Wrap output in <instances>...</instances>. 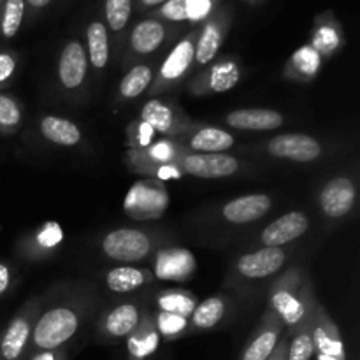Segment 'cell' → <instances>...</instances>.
<instances>
[{
    "label": "cell",
    "instance_id": "obj_1",
    "mask_svg": "<svg viewBox=\"0 0 360 360\" xmlns=\"http://www.w3.org/2000/svg\"><path fill=\"white\" fill-rule=\"evenodd\" d=\"M79 327V319L69 308H55L46 311L35 323L32 340L37 348L44 352H53L65 345L76 334Z\"/></svg>",
    "mask_w": 360,
    "mask_h": 360
},
{
    "label": "cell",
    "instance_id": "obj_2",
    "mask_svg": "<svg viewBox=\"0 0 360 360\" xmlns=\"http://www.w3.org/2000/svg\"><path fill=\"white\" fill-rule=\"evenodd\" d=\"M102 250L116 262H137L148 257L151 241L144 232L136 229H120L109 232L102 241Z\"/></svg>",
    "mask_w": 360,
    "mask_h": 360
},
{
    "label": "cell",
    "instance_id": "obj_3",
    "mask_svg": "<svg viewBox=\"0 0 360 360\" xmlns=\"http://www.w3.org/2000/svg\"><path fill=\"white\" fill-rule=\"evenodd\" d=\"M269 153L278 158L308 164L322 155V146L316 139L306 134H285L269 141Z\"/></svg>",
    "mask_w": 360,
    "mask_h": 360
},
{
    "label": "cell",
    "instance_id": "obj_4",
    "mask_svg": "<svg viewBox=\"0 0 360 360\" xmlns=\"http://www.w3.org/2000/svg\"><path fill=\"white\" fill-rule=\"evenodd\" d=\"M239 169V162L224 153H195L183 158V171L195 178L220 179L229 178Z\"/></svg>",
    "mask_w": 360,
    "mask_h": 360
},
{
    "label": "cell",
    "instance_id": "obj_5",
    "mask_svg": "<svg viewBox=\"0 0 360 360\" xmlns=\"http://www.w3.org/2000/svg\"><path fill=\"white\" fill-rule=\"evenodd\" d=\"M309 227V220L304 213L301 211H290V213L283 214L273 224L267 225L264 232L260 234L264 246L267 248H280V246L287 245V243L295 241L301 238Z\"/></svg>",
    "mask_w": 360,
    "mask_h": 360
},
{
    "label": "cell",
    "instance_id": "obj_6",
    "mask_svg": "<svg viewBox=\"0 0 360 360\" xmlns=\"http://www.w3.org/2000/svg\"><path fill=\"white\" fill-rule=\"evenodd\" d=\"M355 202V186L348 178H336L320 192V207L329 218H343Z\"/></svg>",
    "mask_w": 360,
    "mask_h": 360
},
{
    "label": "cell",
    "instance_id": "obj_7",
    "mask_svg": "<svg viewBox=\"0 0 360 360\" xmlns=\"http://www.w3.org/2000/svg\"><path fill=\"white\" fill-rule=\"evenodd\" d=\"M88 70V56L83 44L77 41L67 42L62 49L58 60V76L60 83L69 90L79 88L83 84L84 76Z\"/></svg>",
    "mask_w": 360,
    "mask_h": 360
},
{
    "label": "cell",
    "instance_id": "obj_8",
    "mask_svg": "<svg viewBox=\"0 0 360 360\" xmlns=\"http://www.w3.org/2000/svg\"><path fill=\"white\" fill-rule=\"evenodd\" d=\"M285 252L281 248H262L259 252L243 255L238 262L239 273L250 280L267 278L280 271L285 264Z\"/></svg>",
    "mask_w": 360,
    "mask_h": 360
},
{
    "label": "cell",
    "instance_id": "obj_9",
    "mask_svg": "<svg viewBox=\"0 0 360 360\" xmlns=\"http://www.w3.org/2000/svg\"><path fill=\"white\" fill-rule=\"evenodd\" d=\"M271 199L264 193H253V195L239 197L225 204L221 214L231 224H250L262 218L271 210Z\"/></svg>",
    "mask_w": 360,
    "mask_h": 360
},
{
    "label": "cell",
    "instance_id": "obj_10",
    "mask_svg": "<svg viewBox=\"0 0 360 360\" xmlns=\"http://www.w3.org/2000/svg\"><path fill=\"white\" fill-rule=\"evenodd\" d=\"M195 269V259L188 250H167L157 259L155 273L165 281H185Z\"/></svg>",
    "mask_w": 360,
    "mask_h": 360
},
{
    "label": "cell",
    "instance_id": "obj_11",
    "mask_svg": "<svg viewBox=\"0 0 360 360\" xmlns=\"http://www.w3.org/2000/svg\"><path fill=\"white\" fill-rule=\"evenodd\" d=\"M227 123L239 130H274L283 125V116L273 109H239L227 116Z\"/></svg>",
    "mask_w": 360,
    "mask_h": 360
},
{
    "label": "cell",
    "instance_id": "obj_12",
    "mask_svg": "<svg viewBox=\"0 0 360 360\" xmlns=\"http://www.w3.org/2000/svg\"><path fill=\"white\" fill-rule=\"evenodd\" d=\"M30 338V322L27 316H18L4 333L0 340V359L2 360H20L27 348Z\"/></svg>",
    "mask_w": 360,
    "mask_h": 360
},
{
    "label": "cell",
    "instance_id": "obj_13",
    "mask_svg": "<svg viewBox=\"0 0 360 360\" xmlns=\"http://www.w3.org/2000/svg\"><path fill=\"white\" fill-rule=\"evenodd\" d=\"M165 28L157 20H144L134 27L130 34V46L139 55H150L164 42Z\"/></svg>",
    "mask_w": 360,
    "mask_h": 360
},
{
    "label": "cell",
    "instance_id": "obj_14",
    "mask_svg": "<svg viewBox=\"0 0 360 360\" xmlns=\"http://www.w3.org/2000/svg\"><path fill=\"white\" fill-rule=\"evenodd\" d=\"M195 58V46L190 39H185L174 46L165 62L160 67V77L164 81L179 79L188 70L190 63Z\"/></svg>",
    "mask_w": 360,
    "mask_h": 360
},
{
    "label": "cell",
    "instance_id": "obj_15",
    "mask_svg": "<svg viewBox=\"0 0 360 360\" xmlns=\"http://www.w3.org/2000/svg\"><path fill=\"white\" fill-rule=\"evenodd\" d=\"M41 134L44 139L58 146H76L81 141V130L77 125L58 116H46L41 122Z\"/></svg>",
    "mask_w": 360,
    "mask_h": 360
},
{
    "label": "cell",
    "instance_id": "obj_16",
    "mask_svg": "<svg viewBox=\"0 0 360 360\" xmlns=\"http://www.w3.org/2000/svg\"><path fill=\"white\" fill-rule=\"evenodd\" d=\"M232 144H234V136L214 127H204L190 139V148L200 153H221L232 148Z\"/></svg>",
    "mask_w": 360,
    "mask_h": 360
},
{
    "label": "cell",
    "instance_id": "obj_17",
    "mask_svg": "<svg viewBox=\"0 0 360 360\" xmlns=\"http://www.w3.org/2000/svg\"><path fill=\"white\" fill-rule=\"evenodd\" d=\"M86 41V56L90 58L91 65H94L95 69H104L109 62V39L105 25L101 23V21H94V23L88 25Z\"/></svg>",
    "mask_w": 360,
    "mask_h": 360
},
{
    "label": "cell",
    "instance_id": "obj_18",
    "mask_svg": "<svg viewBox=\"0 0 360 360\" xmlns=\"http://www.w3.org/2000/svg\"><path fill=\"white\" fill-rule=\"evenodd\" d=\"M165 204H167L165 193L160 192V190L148 188L144 183L134 185L125 200V207L129 211H162L165 207Z\"/></svg>",
    "mask_w": 360,
    "mask_h": 360
},
{
    "label": "cell",
    "instance_id": "obj_19",
    "mask_svg": "<svg viewBox=\"0 0 360 360\" xmlns=\"http://www.w3.org/2000/svg\"><path fill=\"white\" fill-rule=\"evenodd\" d=\"M139 323V311L134 304L116 306L105 319V330L112 338L129 336Z\"/></svg>",
    "mask_w": 360,
    "mask_h": 360
},
{
    "label": "cell",
    "instance_id": "obj_20",
    "mask_svg": "<svg viewBox=\"0 0 360 360\" xmlns=\"http://www.w3.org/2000/svg\"><path fill=\"white\" fill-rule=\"evenodd\" d=\"M141 118H143V123L162 134L171 132L172 125H174V115H172L171 108L158 98H151L144 104Z\"/></svg>",
    "mask_w": 360,
    "mask_h": 360
},
{
    "label": "cell",
    "instance_id": "obj_21",
    "mask_svg": "<svg viewBox=\"0 0 360 360\" xmlns=\"http://www.w3.org/2000/svg\"><path fill=\"white\" fill-rule=\"evenodd\" d=\"M105 281H108L109 290L116 292V294H127V292L137 290L146 281V276L143 271L136 269V267H116V269L109 271Z\"/></svg>",
    "mask_w": 360,
    "mask_h": 360
},
{
    "label": "cell",
    "instance_id": "obj_22",
    "mask_svg": "<svg viewBox=\"0 0 360 360\" xmlns=\"http://www.w3.org/2000/svg\"><path fill=\"white\" fill-rule=\"evenodd\" d=\"M271 302H273V308L276 309L278 315H280L281 319H283V322L288 323V326H295V323H299L304 319V304H302L294 294H290V292H274Z\"/></svg>",
    "mask_w": 360,
    "mask_h": 360
},
{
    "label": "cell",
    "instance_id": "obj_23",
    "mask_svg": "<svg viewBox=\"0 0 360 360\" xmlns=\"http://www.w3.org/2000/svg\"><path fill=\"white\" fill-rule=\"evenodd\" d=\"M153 72L148 65H136L120 83V95L125 98H136L150 86Z\"/></svg>",
    "mask_w": 360,
    "mask_h": 360
},
{
    "label": "cell",
    "instance_id": "obj_24",
    "mask_svg": "<svg viewBox=\"0 0 360 360\" xmlns=\"http://www.w3.org/2000/svg\"><path fill=\"white\" fill-rule=\"evenodd\" d=\"M224 301L218 297H210L204 302H200L199 306H195L192 313V322L199 329H211V327H214L224 319Z\"/></svg>",
    "mask_w": 360,
    "mask_h": 360
},
{
    "label": "cell",
    "instance_id": "obj_25",
    "mask_svg": "<svg viewBox=\"0 0 360 360\" xmlns=\"http://www.w3.org/2000/svg\"><path fill=\"white\" fill-rule=\"evenodd\" d=\"M221 44V34L218 30V27L214 23H210L202 30V35H200L199 42L195 46V60L204 65V63L211 62V60L217 56L218 49H220Z\"/></svg>",
    "mask_w": 360,
    "mask_h": 360
},
{
    "label": "cell",
    "instance_id": "obj_26",
    "mask_svg": "<svg viewBox=\"0 0 360 360\" xmlns=\"http://www.w3.org/2000/svg\"><path fill=\"white\" fill-rule=\"evenodd\" d=\"M25 16V0H6L2 20H0V32L6 39H13L21 27Z\"/></svg>",
    "mask_w": 360,
    "mask_h": 360
},
{
    "label": "cell",
    "instance_id": "obj_27",
    "mask_svg": "<svg viewBox=\"0 0 360 360\" xmlns=\"http://www.w3.org/2000/svg\"><path fill=\"white\" fill-rule=\"evenodd\" d=\"M278 343V329H269L260 333L246 348L243 360H269Z\"/></svg>",
    "mask_w": 360,
    "mask_h": 360
},
{
    "label": "cell",
    "instance_id": "obj_28",
    "mask_svg": "<svg viewBox=\"0 0 360 360\" xmlns=\"http://www.w3.org/2000/svg\"><path fill=\"white\" fill-rule=\"evenodd\" d=\"M105 20L115 32L123 30L130 20L132 0H105Z\"/></svg>",
    "mask_w": 360,
    "mask_h": 360
},
{
    "label": "cell",
    "instance_id": "obj_29",
    "mask_svg": "<svg viewBox=\"0 0 360 360\" xmlns=\"http://www.w3.org/2000/svg\"><path fill=\"white\" fill-rule=\"evenodd\" d=\"M195 301H193L190 295L181 294H167V295H162L158 299V308L162 309V313H172V315H179V316H188L192 315L193 309H195Z\"/></svg>",
    "mask_w": 360,
    "mask_h": 360
},
{
    "label": "cell",
    "instance_id": "obj_30",
    "mask_svg": "<svg viewBox=\"0 0 360 360\" xmlns=\"http://www.w3.org/2000/svg\"><path fill=\"white\" fill-rule=\"evenodd\" d=\"M239 81V69L236 63L225 62L211 70L210 84L214 91H227Z\"/></svg>",
    "mask_w": 360,
    "mask_h": 360
},
{
    "label": "cell",
    "instance_id": "obj_31",
    "mask_svg": "<svg viewBox=\"0 0 360 360\" xmlns=\"http://www.w3.org/2000/svg\"><path fill=\"white\" fill-rule=\"evenodd\" d=\"M158 347V334L155 330L132 336L129 340V350L136 359H146L148 355L153 354Z\"/></svg>",
    "mask_w": 360,
    "mask_h": 360
},
{
    "label": "cell",
    "instance_id": "obj_32",
    "mask_svg": "<svg viewBox=\"0 0 360 360\" xmlns=\"http://www.w3.org/2000/svg\"><path fill=\"white\" fill-rule=\"evenodd\" d=\"M313 338V347L319 348L320 354L323 355H330V357L336 359H343V345H341L340 340L336 338H330L322 327H316L315 329V336Z\"/></svg>",
    "mask_w": 360,
    "mask_h": 360
},
{
    "label": "cell",
    "instance_id": "obj_33",
    "mask_svg": "<svg viewBox=\"0 0 360 360\" xmlns=\"http://www.w3.org/2000/svg\"><path fill=\"white\" fill-rule=\"evenodd\" d=\"M20 105L9 95L0 94V129H13V127L20 125Z\"/></svg>",
    "mask_w": 360,
    "mask_h": 360
},
{
    "label": "cell",
    "instance_id": "obj_34",
    "mask_svg": "<svg viewBox=\"0 0 360 360\" xmlns=\"http://www.w3.org/2000/svg\"><path fill=\"white\" fill-rule=\"evenodd\" d=\"M313 338L311 334L301 333L290 345V355L288 360H309L313 355Z\"/></svg>",
    "mask_w": 360,
    "mask_h": 360
},
{
    "label": "cell",
    "instance_id": "obj_35",
    "mask_svg": "<svg viewBox=\"0 0 360 360\" xmlns=\"http://www.w3.org/2000/svg\"><path fill=\"white\" fill-rule=\"evenodd\" d=\"M186 319L179 315H172V313H162L158 316V329L160 333H164L165 336H174L179 334L186 327Z\"/></svg>",
    "mask_w": 360,
    "mask_h": 360
},
{
    "label": "cell",
    "instance_id": "obj_36",
    "mask_svg": "<svg viewBox=\"0 0 360 360\" xmlns=\"http://www.w3.org/2000/svg\"><path fill=\"white\" fill-rule=\"evenodd\" d=\"M294 62L297 63V67L304 72L313 74L320 65V58H319V53L311 48H304L301 51H297V55L294 56Z\"/></svg>",
    "mask_w": 360,
    "mask_h": 360
},
{
    "label": "cell",
    "instance_id": "obj_37",
    "mask_svg": "<svg viewBox=\"0 0 360 360\" xmlns=\"http://www.w3.org/2000/svg\"><path fill=\"white\" fill-rule=\"evenodd\" d=\"M162 16L167 18L171 21H185L188 20V13H186V2L185 0H167L162 6Z\"/></svg>",
    "mask_w": 360,
    "mask_h": 360
},
{
    "label": "cell",
    "instance_id": "obj_38",
    "mask_svg": "<svg viewBox=\"0 0 360 360\" xmlns=\"http://www.w3.org/2000/svg\"><path fill=\"white\" fill-rule=\"evenodd\" d=\"M37 241L44 248H53V246L62 241V231H60V227L55 221H48L37 234Z\"/></svg>",
    "mask_w": 360,
    "mask_h": 360
},
{
    "label": "cell",
    "instance_id": "obj_39",
    "mask_svg": "<svg viewBox=\"0 0 360 360\" xmlns=\"http://www.w3.org/2000/svg\"><path fill=\"white\" fill-rule=\"evenodd\" d=\"M186 2V13H188V20H202L207 16L211 11L210 0H185Z\"/></svg>",
    "mask_w": 360,
    "mask_h": 360
},
{
    "label": "cell",
    "instance_id": "obj_40",
    "mask_svg": "<svg viewBox=\"0 0 360 360\" xmlns=\"http://www.w3.org/2000/svg\"><path fill=\"white\" fill-rule=\"evenodd\" d=\"M14 69H16L14 56L11 53H0V84L13 77Z\"/></svg>",
    "mask_w": 360,
    "mask_h": 360
},
{
    "label": "cell",
    "instance_id": "obj_41",
    "mask_svg": "<svg viewBox=\"0 0 360 360\" xmlns=\"http://www.w3.org/2000/svg\"><path fill=\"white\" fill-rule=\"evenodd\" d=\"M150 157L158 162H167L172 158V148L167 143H158L150 148Z\"/></svg>",
    "mask_w": 360,
    "mask_h": 360
},
{
    "label": "cell",
    "instance_id": "obj_42",
    "mask_svg": "<svg viewBox=\"0 0 360 360\" xmlns=\"http://www.w3.org/2000/svg\"><path fill=\"white\" fill-rule=\"evenodd\" d=\"M316 44L322 46V48L326 49L334 48V44H336V35H334V32L329 30V28H322L320 34L316 35Z\"/></svg>",
    "mask_w": 360,
    "mask_h": 360
},
{
    "label": "cell",
    "instance_id": "obj_43",
    "mask_svg": "<svg viewBox=\"0 0 360 360\" xmlns=\"http://www.w3.org/2000/svg\"><path fill=\"white\" fill-rule=\"evenodd\" d=\"M11 285V269L6 264L0 262V295H4L7 292Z\"/></svg>",
    "mask_w": 360,
    "mask_h": 360
},
{
    "label": "cell",
    "instance_id": "obj_44",
    "mask_svg": "<svg viewBox=\"0 0 360 360\" xmlns=\"http://www.w3.org/2000/svg\"><path fill=\"white\" fill-rule=\"evenodd\" d=\"M179 171L178 169H174V165H162L160 169H158V178L160 179H169V178H179Z\"/></svg>",
    "mask_w": 360,
    "mask_h": 360
},
{
    "label": "cell",
    "instance_id": "obj_45",
    "mask_svg": "<svg viewBox=\"0 0 360 360\" xmlns=\"http://www.w3.org/2000/svg\"><path fill=\"white\" fill-rule=\"evenodd\" d=\"M139 134H141V144H143V146H148V144L151 143V137H153V129H151V127H148L146 123H143V125H141V129H139Z\"/></svg>",
    "mask_w": 360,
    "mask_h": 360
},
{
    "label": "cell",
    "instance_id": "obj_46",
    "mask_svg": "<svg viewBox=\"0 0 360 360\" xmlns=\"http://www.w3.org/2000/svg\"><path fill=\"white\" fill-rule=\"evenodd\" d=\"M34 360H56V354L55 352H42L37 357H34Z\"/></svg>",
    "mask_w": 360,
    "mask_h": 360
},
{
    "label": "cell",
    "instance_id": "obj_47",
    "mask_svg": "<svg viewBox=\"0 0 360 360\" xmlns=\"http://www.w3.org/2000/svg\"><path fill=\"white\" fill-rule=\"evenodd\" d=\"M27 2L30 4L32 7H35V9H41V7L48 6V4L51 2V0H27Z\"/></svg>",
    "mask_w": 360,
    "mask_h": 360
},
{
    "label": "cell",
    "instance_id": "obj_48",
    "mask_svg": "<svg viewBox=\"0 0 360 360\" xmlns=\"http://www.w3.org/2000/svg\"><path fill=\"white\" fill-rule=\"evenodd\" d=\"M141 2H143L144 6H158V4H164L167 2V0H141Z\"/></svg>",
    "mask_w": 360,
    "mask_h": 360
},
{
    "label": "cell",
    "instance_id": "obj_49",
    "mask_svg": "<svg viewBox=\"0 0 360 360\" xmlns=\"http://www.w3.org/2000/svg\"><path fill=\"white\" fill-rule=\"evenodd\" d=\"M319 360H340L336 357H330V355H323V354H319Z\"/></svg>",
    "mask_w": 360,
    "mask_h": 360
},
{
    "label": "cell",
    "instance_id": "obj_50",
    "mask_svg": "<svg viewBox=\"0 0 360 360\" xmlns=\"http://www.w3.org/2000/svg\"><path fill=\"white\" fill-rule=\"evenodd\" d=\"M0 4H2V0H0Z\"/></svg>",
    "mask_w": 360,
    "mask_h": 360
}]
</instances>
